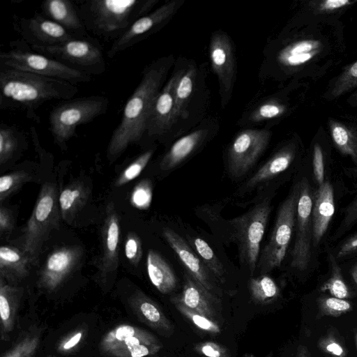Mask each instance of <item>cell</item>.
Wrapping results in <instances>:
<instances>
[{
    "label": "cell",
    "instance_id": "1",
    "mask_svg": "<svg viewBox=\"0 0 357 357\" xmlns=\"http://www.w3.org/2000/svg\"><path fill=\"white\" fill-rule=\"evenodd\" d=\"M166 58L146 66L137 86L126 102L121 121L112 132L107 155L110 162L145 136L148 119L166 77L169 64Z\"/></svg>",
    "mask_w": 357,
    "mask_h": 357
},
{
    "label": "cell",
    "instance_id": "2",
    "mask_svg": "<svg viewBox=\"0 0 357 357\" xmlns=\"http://www.w3.org/2000/svg\"><path fill=\"white\" fill-rule=\"evenodd\" d=\"M78 91L76 85L64 80L0 66V109L23 110L36 123H40L37 110L44 103L71 99Z\"/></svg>",
    "mask_w": 357,
    "mask_h": 357
},
{
    "label": "cell",
    "instance_id": "3",
    "mask_svg": "<svg viewBox=\"0 0 357 357\" xmlns=\"http://www.w3.org/2000/svg\"><path fill=\"white\" fill-rule=\"evenodd\" d=\"M86 29L115 41L139 18L148 14L157 0H84L74 1Z\"/></svg>",
    "mask_w": 357,
    "mask_h": 357
},
{
    "label": "cell",
    "instance_id": "4",
    "mask_svg": "<svg viewBox=\"0 0 357 357\" xmlns=\"http://www.w3.org/2000/svg\"><path fill=\"white\" fill-rule=\"evenodd\" d=\"M106 96L93 95L63 100L49 114V130L54 142L64 149L68 142L77 137L76 129L105 114L109 107Z\"/></svg>",
    "mask_w": 357,
    "mask_h": 357
},
{
    "label": "cell",
    "instance_id": "5",
    "mask_svg": "<svg viewBox=\"0 0 357 357\" xmlns=\"http://www.w3.org/2000/svg\"><path fill=\"white\" fill-rule=\"evenodd\" d=\"M57 187L52 183L44 184L40 191L32 213L21 237V250L31 265L37 263L43 244L52 230L58 225L60 217Z\"/></svg>",
    "mask_w": 357,
    "mask_h": 357
},
{
    "label": "cell",
    "instance_id": "6",
    "mask_svg": "<svg viewBox=\"0 0 357 357\" xmlns=\"http://www.w3.org/2000/svg\"><path fill=\"white\" fill-rule=\"evenodd\" d=\"M0 66L64 80L76 86L92 79L91 75L33 51L22 40L10 42L9 49L0 52Z\"/></svg>",
    "mask_w": 357,
    "mask_h": 357
},
{
    "label": "cell",
    "instance_id": "7",
    "mask_svg": "<svg viewBox=\"0 0 357 357\" xmlns=\"http://www.w3.org/2000/svg\"><path fill=\"white\" fill-rule=\"evenodd\" d=\"M31 48L89 75H100L107 70L102 47L97 40L90 36L75 38L58 45Z\"/></svg>",
    "mask_w": 357,
    "mask_h": 357
},
{
    "label": "cell",
    "instance_id": "8",
    "mask_svg": "<svg viewBox=\"0 0 357 357\" xmlns=\"http://www.w3.org/2000/svg\"><path fill=\"white\" fill-rule=\"evenodd\" d=\"M300 182L281 204L269 241L259 257L257 268L265 274L279 267L287 252L291 238L296 217Z\"/></svg>",
    "mask_w": 357,
    "mask_h": 357
},
{
    "label": "cell",
    "instance_id": "9",
    "mask_svg": "<svg viewBox=\"0 0 357 357\" xmlns=\"http://www.w3.org/2000/svg\"><path fill=\"white\" fill-rule=\"evenodd\" d=\"M271 211L269 200L264 199L246 213L230 220L241 262L245 264L251 273L257 268L260 243Z\"/></svg>",
    "mask_w": 357,
    "mask_h": 357
},
{
    "label": "cell",
    "instance_id": "10",
    "mask_svg": "<svg viewBox=\"0 0 357 357\" xmlns=\"http://www.w3.org/2000/svg\"><path fill=\"white\" fill-rule=\"evenodd\" d=\"M160 342L142 328L122 324L109 331L102 339V352L112 357H146L162 348Z\"/></svg>",
    "mask_w": 357,
    "mask_h": 357
},
{
    "label": "cell",
    "instance_id": "11",
    "mask_svg": "<svg viewBox=\"0 0 357 357\" xmlns=\"http://www.w3.org/2000/svg\"><path fill=\"white\" fill-rule=\"evenodd\" d=\"M271 132L248 129L240 132L228 151V169L234 177L245 175L266 149Z\"/></svg>",
    "mask_w": 357,
    "mask_h": 357
},
{
    "label": "cell",
    "instance_id": "12",
    "mask_svg": "<svg viewBox=\"0 0 357 357\" xmlns=\"http://www.w3.org/2000/svg\"><path fill=\"white\" fill-rule=\"evenodd\" d=\"M307 178L300 182L296 211V239L291 251V266L301 271L306 269L311 257L312 236V198Z\"/></svg>",
    "mask_w": 357,
    "mask_h": 357
},
{
    "label": "cell",
    "instance_id": "13",
    "mask_svg": "<svg viewBox=\"0 0 357 357\" xmlns=\"http://www.w3.org/2000/svg\"><path fill=\"white\" fill-rule=\"evenodd\" d=\"M13 24L22 40L30 47L58 45L76 38L63 27L38 12L30 17L16 18Z\"/></svg>",
    "mask_w": 357,
    "mask_h": 357
},
{
    "label": "cell",
    "instance_id": "14",
    "mask_svg": "<svg viewBox=\"0 0 357 357\" xmlns=\"http://www.w3.org/2000/svg\"><path fill=\"white\" fill-rule=\"evenodd\" d=\"M179 6V1H169L137 20L119 38L112 43L107 52V56L113 58L144 39L172 16Z\"/></svg>",
    "mask_w": 357,
    "mask_h": 357
},
{
    "label": "cell",
    "instance_id": "15",
    "mask_svg": "<svg viewBox=\"0 0 357 357\" xmlns=\"http://www.w3.org/2000/svg\"><path fill=\"white\" fill-rule=\"evenodd\" d=\"M82 254L77 246L54 250L47 257L40 270L38 284L47 291L55 290L77 265Z\"/></svg>",
    "mask_w": 357,
    "mask_h": 357
},
{
    "label": "cell",
    "instance_id": "16",
    "mask_svg": "<svg viewBox=\"0 0 357 357\" xmlns=\"http://www.w3.org/2000/svg\"><path fill=\"white\" fill-rule=\"evenodd\" d=\"M185 70L176 72L161 89L151 110L145 135L160 136L177 121L175 114V89Z\"/></svg>",
    "mask_w": 357,
    "mask_h": 357
},
{
    "label": "cell",
    "instance_id": "17",
    "mask_svg": "<svg viewBox=\"0 0 357 357\" xmlns=\"http://www.w3.org/2000/svg\"><path fill=\"white\" fill-rule=\"evenodd\" d=\"M212 68L225 92L233 89L235 66L233 50L229 37L222 31L214 33L209 45Z\"/></svg>",
    "mask_w": 357,
    "mask_h": 357
},
{
    "label": "cell",
    "instance_id": "18",
    "mask_svg": "<svg viewBox=\"0 0 357 357\" xmlns=\"http://www.w3.org/2000/svg\"><path fill=\"white\" fill-rule=\"evenodd\" d=\"M162 235L185 266L188 273L205 289L212 293L213 285L209 276V270L194 249L179 234L170 228H165Z\"/></svg>",
    "mask_w": 357,
    "mask_h": 357
},
{
    "label": "cell",
    "instance_id": "19",
    "mask_svg": "<svg viewBox=\"0 0 357 357\" xmlns=\"http://www.w3.org/2000/svg\"><path fill=\"white\" fill-rule=\"evenodd\" d=\"M41 14L59 24L78 38H87L76 5L70 0H46L40 4Z\"/></svg>",
    "mask_w": 357,
    "mask_h": 357
},
{
    "label": "cell",
    "instance_id": "20",
    "mask_svg": "<svg viewBox=\"0 0 357 357\" xmlns=\"http://www.w3.org/2000/svg\"><path fill=\"white\" fill-rule=\"evenodd\" d=\"M186 307L216 321L215 298L188 273L184 275L182 292L172 298Z\"/></svg>",
    "mask_w": 357,
    "mask_h": 357
},
{
    "label": "cell",
    "instance_id": "21",
    "mask_svg": "<svg viewBox=\"0 0 357 357\" xmlns=\"http://www.w3.org/2000/svg\"><path fill=\"white\" fill-rule=\"evenodd\" d=\"M128 303L142 322L160 333H172V324L160 307L142 291H136L129 298Z\"/></svg>",
    "mask_w": 357,
    "mask_h": 357
},
{
    "label": "cell",
    "instance_id": "22",
    "mask_svg": "<svg viewBox=\"0 0 357 357\" xmlns=\"http://www.w3.org/2000/svg\"><path fill=\"white\" fill-rule=\"evenodd\" d=\"M335 212L333 190L329 182L319 185L312 207V238L317 245L325 234Z\"/></svg>",
    "mask_w": 357,
    "mask_h": 357
},
{
    "label": "cell",
    "instance_id": "23",
    "mask_svg": "<svg viewBox=\"0 0 357 357\" xmlns=\"http://www.w3.org/2000/svg\"><path fill=\"white\" fill-rule=\"evenodd\" d=\"M119 221L113 204H109L103 228V252L100 260L102 275L116 271L118 267V245L119 241Z\"/></svg>",
    "mask_w": 357,
    "mask_h": 357
},
{
    "label": "cell",
    "instance_id": "24",
    "mask_svg": "<svg viewBox=\"0 0 357 357\" xmlns=\"http://www.w3.org/2000/svg\"><path fill=\"white\" fill-rule=\"evenodd\" d=\"M146 269L150 281L162 294L173 291L177 278L166 260L156 251L149 250L146 257Z\"/></svg>",
    "mask_w": 357,
    "mask_h": 357
},
{
    "label": "cell",
    "instance_id": "25",
    "mask_svg": "<svg viewBox=\"0 0 357 357\" xmlns=\"http://www.w3.org/2000/svg\"><path fill=\"white\" fill-rule=\"evenodd\" d=\"M22 290L9 285L1 279L0 284V318L1 337L6 336L13 329L15 316L19 306Z\"/></svg>",
    "mask_w": 357,
    "mask_h": 357
},
{
    "label": "cell",
    "instance_id": "26",
    "mask_svg": "<svg viewBox=\"0 0 357 357\" xmlns=\"http://www.w3.org/2000/svg\"><path fill=\"white\" fill-rule=\"evenodd\" d=\"M31 265L25 254L20 249L8 245L0 248L1 278L18 280L25 278Z\"/></svg>",
    "mask_w": 357,
    "mask_h": 357
},
{
    "label": "cell",
    "instance_id": "27",
    "mask_svg": "<svg viewBox=\"0 0 357 357\" xmlns=\"http://www.w3.org/2000/svg\"><path fill=\"white\" fill-rule=\"evenodd\" d=\"M206 133L205 130H197L178 139L162 158L160 169L169 170L179 165L194 151Z\"/></svg>",
    "mask_w": 357,
    "mask_h": 357
},
{
    "label": "cell",
    "instance_id": "28",
    "mask_svg": "<svg viewBox=\"0 0 357 357\" xmlns=\"http://www.w3.org/2000/svg\"><path fill=\"white\" fill-rule=\"evenodd\" d=\"M294 157V151L292 148L286 147L280 150L251 176L246 183V187H255L284 172L289 167Z\"/></svg>",
    "mask_w": 357,
    "mask_h": 357
},
{
    "label": "cell",
    "instance_id": "29",
    "mask_svg": "<svg viewBox=\"0 0 357 357\" xmlns=\"http://www.w3.org/2000/svg\"><path fill=\"white\" fill-rule=\"evenodd\" d=\"M26 143L24 130L15 125L0 124V165H4L19 154Z\"/></svg>",
    "mask_w": 357,
    "mask_h": 357
},
{
    "label": "cell",
    "instance_id": "30",
    "mask_svg": "<svg viewBox=\"0 0 357 357\" xmlns=\"http://www.w3.org/2000/svg\"><path fill=\"white\" fill-rule=\"evenodd\" d=\"M320 43L317 40H300L282 49L278 59L282 66H298L312 59L318 53Z\"/></svg>",
    "mask_w": 357,
    "mask_h": 357
},
{
    "label": "cell",
    "instance_id": "31",
    "mask_svg": "<svg viewBox=\"0 0 357 357\" xmlns=\"http://www.w3.org/2000/svg\"><path fill=\"white\" fill-rule=\"evenodd\" d=\"M196 69L189 66L181 76L175 89V114L176 120L188 116V105L193 91Z\"/></svg>",
    "mask_w": 357,
    "mask_h": 357
},
{
    "label": "cell",
    "instance_id": "32",
    "mask_svg": "<svg viewBox=\"0 0 357 357\" xmlns=\"http://www.w3.org/2000/svg\"><path fill=\"white\" fill-rule=\"evenodd\" d=\"M329 127L336 147L342 153L350 155L357 162V134L336 121L331 120Z\"/></svg>",
    "mask_w": 357,
    "mask_h": 357
},
{
    "label": "cell",
    "instance_id": "33",
    "mask_svg": "<svg viewBox=\"0 0 357 357\" xmlns=\"http://www.w3.org/2000/svg\"><path fill=\"white\" fill-rule=\"evenodd\" d=\"M249 290L252 300L260 304L273 302L280 294L275 282L265 274L251 278L249 281Z\"/></svg>",
    "mask_w": 357,
    "mask_h": 357
},
{
    "label": "cell",
    "instance_id": "34",
    "mask_svg": "<svg viewBox=\"0 0 357 357\" xmlns=\"http://www.w3.org/2000/svg\"><path fill=\"white\" fill-rule=\"evenodd\" d=\"M86 199V192L82 185L72 184L64 188L59 196V204L63 219L74 215Z\"/></svg>",
    "mask_w": 357,
    "mask_h": 357
},
{
    "label": "cell",
    "instance_id": "35",
    "mask_svg": "<svg viewBox=\"0 0 357 357\" xmlns=\"http://www.w3.org/2000/svg\"><path fill=\"white\" fill-rule=\"evenodd\" d=\"M190 241L204 264L220 281H223V266L209 245L200 238H190Z\"/></svg>",
    "mask_w": 357,
    "mask_h": 357
},
{
    "label": "cell",
    "instance_id": "36",
    "mask_svg": "<svg viewBox=\"0 0 357 357\" xmlns=\"http://www.w3.org/2000/svg\"><path fill=\"white\" fill-rule=\"evenodd\" d=\"M357 86V61L347 66L337 76L325 94V98L333 100L339 98Z\"/></svg>",
    "mask_w": 357,
    "mask_h": 357
},
{
    "label": "cell",
    "instance_id": "37",
    "mask_svg": "<svg viewBox=\"0 0 357 357\" xmlns=\"http://www.w3.org/2000/svg\"><path fill=\"white\" fill-rule=\"evenodd\" d=\"M40 337V329H29L3 357H33L39 348Z\"/></svg>",
    "mask_w": 357,
    "mask_h": 357
},
{
    "label": "cell",
    "instance_id": "38",
    "mask_svg": "<svg viewBox=\"0 0 357 357\" xmlns=\"http://www.w3.org/2000/svg\"><path fill=\"white\" fill-rule=\"evenodd\" d=\"M177 310L186 319L191 321L197 328L211 334H218L221 330L217 321L193 311L181 303L171 300Z\"/></svg>",
    "mask_w": 357,
    "mask_h": 357
},
{
    "label": "cell",
    "instance_id": "39",
    "mask_svg": "<svg viewBox=\"0 0 357 357\" xmlns=\"http://www.w3.org/2000/svg\"><path fill=\"white\" fill-rule=\"evenodd\" d=\"M153 152V149H149L137 156L121 172L116 181L115 185L122 186L137 177L150 161Z\"/></svg>",
    "mask_w": 357,
    "mask_h": 357
},
{
    "label": "cell",
    "instance_id": "40",
    "mask_svg": "<svg viewBox=\"0 0 357 357\" xmlns=\"http://www.w3.org/2000/svg\"><path fill=\"white\" fill-rule=\"evenodd\" d=\"M30 179V176L25 172L17 171L0 178V199L3 201L13 192L16 190L23 183Z\"/></svg>",
    "mask_w": 357,
    "mask_h": 357
},
{
    "label": "cell",
    "instance_id": "41",
    "mask_svg": "<svg viewBox=\"0 0 357 357\" xmlns=\"http://www.w3.org/2000/svg\"><path fill=\"white\" fill-rule=\"evenodd\" d=\"M152 199V185L149 180H143L134 188L130 202L139 209H146L149 207Z\"/></svg>",
    "mask_w": 357,
    "mask_h": 357
},
{
    "label": "cell",
    "instance_id": "42",
    "mask_svg": "<svg viewBox=\"0 0 357 357\" xmlns=\"http://www.w3.org/2000/svg\"><path fill=\"white\" fill-rule=\"evenodd\" d=\"M322 290H328L335 298L343 299L349 297V291L344 283L340 268L335 262H333V275L327 282L322 287Z\"/></svg>",
    "mask_w": 357,
    "mask_h": 357
},
{
    "label": "cell",
    "instance_id": "43",
    "mask_svg": "<svg viewBox=\"0 0 357 357\" xmlns=\"http://www.w3.org/2000/svg\"><path fill=\"white\" fill-rule=\"evenodd\" d=\"M319 305L324 314L339 316L351 310L348 301L335 297L323 298L319 301Z\"/></svg>",
    "mask_w": 357,
    "mask_h": 357
},
{
    "label": "cell",
    "instance_id": "44",
    "mask_svg": "<svg viewBox=\"0 0 357 357\" xmlns=\"http://www.w3.org/2000/svg\"><path fill=\"white\" fill-rule=\"evenodd\" d=\"M285 112V107L278 102H267L257 108L251 115L253 121H260L281 116Z\"/></svg>",
    "mask_w": 357,
    "mask_h": 357
},
{
    "label": "cell",
    "instance_id": "45",
    "mask_svg": "<svg viewBox=\"0 0 357 357\" xmlns=\"http://www.w3.org/2000/svg\"><path fill=\"white\" fill-rule=\"evenodd\" d=\"M125 255L134 265H137L142 255V243L138 236L133 234L128 236L125 243Z\"/></svg>",
    "mask_w": 357,
    "mask_h": 357
},
{
    "label": "cell",
    "instance_id": "46",
    "mask_svg": "<svg viewBox=\"0 0 357 357\" xmlns=\"http://www.w3.org/2000/svg\"><path fill=\"white\" fill-rule=\"evenodd\" d=\"M197 351L206 357H227V351L220 345L211 342L198 344Z\"/></svg>",
    "mask_w": 357,
    "mask_h": 357
},
{
    "label": "cell",
    "instance_id": "47",
    "mask_svg": "<svg viewBox=\"0 0 357 357\" xmlns=\"http://www.w3.org/2000/svg\"><path fill=\"white\" fill-rule=\"evenodd\" d=\"M313 169L315 178L321 185L324 183V165L321 149L319 144H315L313 152Z\"/></svg>",
    "mask_w": 357,
    "mask_h": 357
},
{
    "label": "cell",
    "instance_id": "48",
    "mask_svg": "<svg viewBox=\"0 0 357 357\" xmlns=\"http://www.w3.org/2000/svg\"><path fill=\"white\" fill-rule=\"evenodd\" d=\"M84 336L83 330L73 332L72 334L64 338L58 346V351L61 353L72 351L80 343Z\"/></svg>",
    "mask_w": 357,
    "mask_h": 357
},
{
    "label": "cell",
    "instance_id": "49",
    "mask_svg": "<svg viewBox=\"0 0 357 357\" xmlns=\"http://www.w3.org/2000/svg\"><path fill=\"white\" fill-rule=\"evenodd\" d=\"M355 2L349 0H325L319 2L317 9L321 12L329 13L349 6Z\"/></svg>",
    "mask_w": 357,
    "mask_h": 357
},
{
    "label": "cell",
    "instance_id": "50",
    "mask_svg": "<svg viewBox=\"0 0 357 357\" xmlns=\"http://www.w3.org/2000/svg\"><path fill=\"white\" fill-rule=\"evenodd\" d=\"M321 347L326 352L330 353L334 356L344 357L345 352L342 346L335 340L331 338H327L321 344Z\"/></svg>",
    "mask_w": 357,
    "mask_h": 357
},
{
    "label": "cell",
    "instance_id": "51",
    "mask_svg": "<svg viewBox=\"0 0 357 357\" xmlns=\"http://www.w3.org/2000/svg\"><path fill=\"white\" fill-rule=\"evenodd\" d=\"M357 252V234L349 238L343 244L337 257H342Z\"/></svg>",
    "mask_w": 357,
    "mask_h": 357
},
{
    "label": "cell",
    "instance_id": "52",
    "mask_svg": "<svg viewBox=\"0 0 357 357\" xmlns=\"http://www.w3.org/2000/svg\"><path fill=\"white\" fill-rule=\"evenodd\" d=\"M13 226L10 213L6 208H0V231L1 233L8 231Z\"/></svg>",
    "mask_w": 357,
    "mask_h": 357
},
{
    "label": "cell",
    "instance_id": "53",
    "mask_svg": "<svg viewBox=\"0 0 357 357\" xmlns=\"http://www.w3.org/2000/svg\"><path fill=\"white\" fill-rule=\"evenodd\" d=\"M351 276H352V278L355 282V284H356L357 286V265H356L352 271H351Z\"/></svg>",
    "mask_w": 357,
    "mask_h": 357
},
{
    "label": "cell",
    "instance_id": "54",
    "mask_svg": "<svg viewBox=\"0 0 357 357\" xmlns=\"http://www.w3.org/2000/svg\"><path fill=\"white\" fill-rule=\"evenodd\" d=\"M349 100L351 102L353 105H357V91L351 96Z\"/></svg>",
    "mask_w": 357,
    "mask_h": 357
},
{
    "label": "cell",
    "instance_id": "55",
    "mask_svg": "<svg viewBox=\"0 0 357 357\" xmlns=\"http://www.w3.org/2000/svg\"><path fill=\"white\" fill-rule=\"evenodd\" d=\"M296 357H307L306 351L303 349H299Z\"/></svg>",
    "mask_w": 357,
    "mask_h": 357
},
{
    "label": "cell",
    "instance_id": "56",
    "mask_svg": "<svg viewBox=\"0 0 357 357\" xmlns=\"http://www.w3.org/2000/svg\"><path fill=\"white\" fill-rule=\"evenodd\" d=\"M356 348H357V334L356 335Z\"/></svg>",
    "mask_w": 357,
    "mask_h": 357
},
{
    "label": "cell",
    "instance_id": "57",
    "mask_svg": "<svg viewBox=\"0 0 357 357\" xmlns=\"http://www.w3.org/2000/svg\"><path fill=\"white\" fill-rule=\"evenodd\" d=\"M266 357H271V354H269L268 356H267Z\"/></svg>",
    "mask_w": 357,
    "mask_h": 357
}]
</instances>
